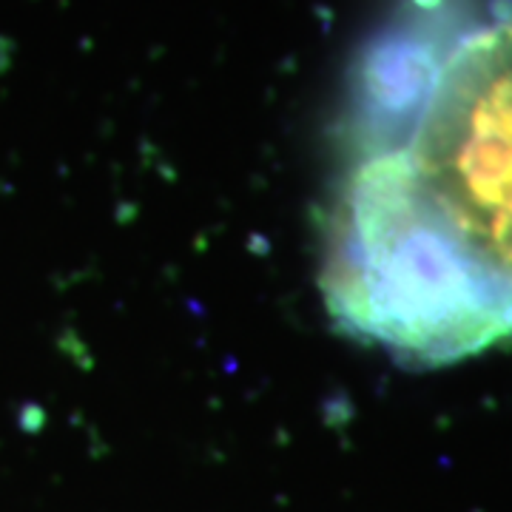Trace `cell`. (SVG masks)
<instances>
[{"instance_id":"1","label":"cell","mask_w":512,"mask_h":512,"mask_svg":"<svg viewBox=\"0 0 512 512\" xmlns=\"http://www.w3.org/2000/svg\"><path fill=\"white\" fill-rule=\"evenodd\" d=\"M322 288L350 336L450 365L512 336V18L464 35L396 140L333 183Z\"/></svg>"}]
</instances>
